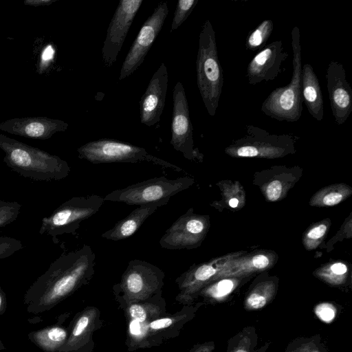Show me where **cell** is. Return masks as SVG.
I'll return each mask as SVG.
<instances>
[{
	"mask_svg": "<svg viewBox=\"0 0 352 352\" xmlns=\"http://www.w3.org/2000/svg\"><path fill=\"white\" fill-rule=\"evenodd\" d=\"M197 82L205 107L211 116L216 113L223 85L215 32L207 19L199 33L196 60Z\"/></svg>",
	"mask_w": 352,
	"mask_h": 352,
	"instance_id": "obj_1",
	"label": "cell"
},
{
	"mask_svg": "<svg viewBox=\"0 0 352 352\" xmlns=\"http://www.w3.org/2000/svg\"><path fill=\"white\" fill-rule=\"evenodd\" d=\"M300 30L295 26L292 30L293 72L290 82L274 89L263 101L261 111L278 121L294 122L302 116V53Z\"/></svg>",
	"mask_w": 352,
	"mask_h": 352,
	"instance_id": "obj_2",
	"label": "cell"
},
{
	"mask_svg": "<svg viewBox=\"0 0 352 352\" xmlns=\"http://www.w3.org/2000/svg\"><path fill=\"white\" fill-rule=\"evenodd\" d=\"M164 278V273L158 267L133 259L129 262L113 291L125 304L145 301L162 294Z\"/></svg>",
	"mask_w": 352,
	"mask_h": 352,
	"instance_id": "obj_3",
	"label": "cell"
},
{
	"mask_svg": "<svg viewBox=\"0 0 352 352\" xmlns=\"http://www.w3.org/2000/svg\"><path fill=\"white\" fill-rule=\"evenodd\" d=\"M79 157L92 164L148 162L181 171L182 168L149 154L142 147L108 138L89 142L78 148Z\"/></svg>",
	"mask_w": 352,
	"mask_h": 352,
	"instance_id": "obj_4",
	"label": "cell"
},
{
	"mask_svg": "<svg viewBox=\"0 0 352 352\" xmlns=\"http://www.w3.org/2000/svg\"><path fill=\"white\" fill-rule=\"evenodd\" d=\"M245 135L234 141L225 151L237 157L276 158L294 153L295 139L293 135L271 134L256 126H245Z\"/></svg>",
	"mask_w": 352,
	"mask_h": 352,
	"instance_id": "obj_5",
	"label": "cell"
},
{
	"mask_svg": "<svg viewBox=\"0 0 352 352\" xmlns=\"http://www.w3.org/2000/svg\"><path fill=\"white\" fill-rule=\"evenodd\" d=\"M193 183V179L189 177L177 179H168L164 176L154 177L116 189L107 194L104 200L141 206L170 199L188 188Z\"/></svg>",
	"mask_w": 352,
	"mask_h": 352,
	"instance_id": "obj_6",
	"label": "cell"
},
{
	"mask_svg": "<svg viewBox=\"0 0 352 352\" xmlns=\"http://www.w3.org/2000/svg\"><path fill=\"white\" fill-rule=\"evenodd\" d=\"M168 12L167 2L162 1L145 21L124 60L120 80L129 77L142 65L162 29Z\"/></svg>",
	"mask_w": 352,
	"mask_h": 352,
	"instance_id": "obj_7",
	"label": "cell"
},
{
	"mask_svg": "<svg viewBox=\"0 0 352 352\" xmlns=\"http://www.w3.org/2000/svg\"><path fill=\"white\" fill-rule=\"evenodd\" d=\"M208 228V217L195 214L191 208L166 230L160 245L170 250L194 249L201 245Z\"/></svg>",
	"mask_w": 352,
	"mask_h": 352,
	"instance_id": "obj_8",
	"label": "cell"
},
{
	"mask_svg": "<svg viewBox=\"0 0 352 352\" xmlns=\"http://www.w3.org/2000/svg\"><path fill=\"white\" fill-rule=\"evenodd\" d=\"M143 0H120L111 19L102 48L104 66L110 67L117 60L135 16Z\"/></svg>",
	"mask_w": 352,
	"mask_h": 352,
	"instance_id": "obj_9",
	"label": "cell"
},
{
	"mask_svg": "<svg viewBox=\"0 0 352 352\" xmlns=\"http://www.w3.org/2000/svg\"><path fill=\"white\" fill-rule=\"evenodd\" d=\"M173 94L170 144L185 158L190 160L200 159L201 154L197 148H194L188 104L184 86L180 81L176 83Z\"/></svg>",
	"mask_w": 352,
	"mask_h": 352,
	"instance_id": "obj_10",
	"label": "cell"
},
{
	"mask_svg": "<svg viewBox=\"0 0 352 352\" xmlns=\"http://www.w3.org/2000/svg\"><path fill=\"white\" fill-rule=\"evenodd\" d=\"M234 257L232 255L227 256L191 266L175 280L179 290L176 300L184 305L193 302L198 293L211 283L225 267L226 263Z\"/></svg>",
	"mask_w": 352,
	"mask_h": 352,
	"instance_id": "obj_11",
	"label": "cell"
},
{
	"mask_svg": "<svg viewBox=\"0 0 352 352\" xmlns=\"http://www.w3.org/2000/svg\"><path fill=\"white\" fill-rule=\"evenodd\" d=\"M326 79L335 122L341 125L352 112V88L346 80L342 64L336 60L330 61L327 68Z\"/></svg>",
	"mask_w": 352,
	"mask_h": 352,
	"instance_id": "obj_12",
	"label": "cell"
},
{
	"mask_svg": "<svg viewBox=\"0 0 352 352\" xmlns=\"http://www.w3.org/2000/svg\"><path fill=\"white\" fill-rule=\"evenodd\" d=\"M288 55L284 50L282 41L267 44L248 65L246 77L248 83L256 85L276 79Z\"/></svg>",
	"mask_w": 352,
	"mask_h": 352,
	"instance_id": "obj_13",
	"label": "cell"
},
{
	"mask_svg": "<svg viewBox=\"0 0 352 352\" xmlns=\"http://www.w3.org/2000/svg\"><path fill=\"white\" fill-rule=\"evenodd\" d=\"M166 66L162 63L149 81L140 101V122L153 126L160 120L168 89Z\"/></svg>",
	"mask_w": 352,
	"mask_h": 352,
	"instance_id": "obj_14",
	"label": "cell"
},
{
	"mask_svg": "<svg viewBox=\"0 0 352 352\" xmlns=\"http://www.w3.org/2000/svg\"><path fill=\"white\" fill-rule=\"evenodd\" d=\"M104 202V197L98 195L73 198L53 215L52 223L64 231L73 232L81 221L96 214Z\"/></svg>",
	"mask_w": 352,
	"mask_h": 352,
	"instance_id": "obj_15",
	"label": "cell"
},
{
	"mask_svg": "<svg viewBox=\"0 0 352 352\" xmlns=\"http://www.w3.org/2000/svg\"><path fill=\"white\" fill-rule=\"evenodd\" d=\"M67 122L47 117L12 118L0 123V130L25 138L45 140L67 129Z\"/></svg>",
	"mask_w": 352,
	"mask_h": 352,
	"instance_id": "obj_16",
	"label": "cell"
},
{
	"mask_svg": "<svg viewBox=\"0 0 352 352\" xmlns=\"http://www.w3.org/2000/svg\"><path fill=\"white\" fill-rule=\"evenodd\" d=\"M169 199H165L138 206L129 215L118 221L111 229L104 232L102 234V237L114 241L130 237L157 209L168 204Z\"/></svg>",
	"mask_w": 352,
	"mask_h": 352,
	"instance_id": "obj_17",
	"label": "cell"
},
{
	"mask_svg": "<svg viewBox=\"0 0 352 352\" xmlns=\"http://www.w3.org/2000/svg\"><path fill=\"white\" fill-rule=\"evenodd\" d=\"M274 261V256L264 252L238 258L234 257L226 263L225 267L214 277L212 282L223 278H241L265 270L272 265Z\"/></svg>",
	"mask_w": 352,
	"mask_h": 352,
	"instance_id": "obj_18",
	"label": "cell"
},
{
	"mask_svg": "<svg viewBox=\"0 0 352 352\" xmlns=\"http://www.w3.org/2000/svg\"><path fill=\"white\" fill-rule=\"evenodd\" d=\"M302 98L311 116L317 121L324 117V102L319 80L313 67L304 64L302 67Z\"/></svg>",
	"mask_w": 352,
	"mask_h": 352,
	"instance_id": "obj_19",
	"label": "cell"
},
{
	"mask_svg": "<svg viewBox=\"0 0 352 352\" xmlns=\"http://www.w3.org/2000/svg\"><path fill=\"white\" fill-rule=\"evenodd\" d=\"M99 311L95 307H88L76 320L69 342L70 347L76 348L89 340L96 327Z\"/></svg>",
	"mask_w": 352,
	"mask_h": 352,
	"instance_id": "obj_20",
	"label": "cell"
},
{
	"mask_svg": "<svg viewBox=\"0 0 352 352\" xmlns=\"http://www.w3.org/2000/svg\"><path fill=\"white\" fill-rule=\"evenodd\" d=\"M277 285L273 280H265L256 284L247 294L244 307L247 311L264 308L274 298Z\"/></svg>",
	"mask_w": 352,
	"mask_h": 352,
	"instance_id": "obj_21",
	"label": "cell"
},
{
	"mask_svg": "<svg viewBox=\"0 0 352 352\" xmlns=\"http://www.w3.org/2000/svg\"><path fill=\"white\" fill-rule=\"evenodd\" d=\"M351 192V188L344 184L328 186L312 197L310 205L318 207L333 206L344 201Z\"/></svg>",
	"mask_w": 352,
	"mask_h": 352,
	"instance_id": "obj_22",
	"label": "cell"
},
{
	"mask_svg": "<svg viewBox=\"0 0 352 352\" xmlns=\"http://www.w3.org/2000/svg\"><path fill=\"white\" fill-rule=\"evenodd\" d=\"M239 278H223L218 279L204 287L197 294L202 296L208 300L213 302H222L239 285Z\"/></svg>",
	"mask_w": 352,
	"mask_h": 352,
	"instance_id": "obj_23",
	"label": "cell"
},
{
	"mask_svg": "<svg viewBox=\"0 0 352 352\" xmlns=\"http://www.w3.org/2000/svg\"><path fill=\"white\" fill-rule=\"evenodd\" d=\"M154 298L145 301L126 304L128 305L126 308L128 318L140 322H151L160 318L162 315V309L160 305L151 301Z\"/></svg>",
	"mask_w": 352,
	"mask_h": 352,
	"instance_id": "obj_24",
	"label": "cell"
},
{
	"mask_svg": "<svg viewBox=\"0 0 352 352\" xmlns=\"http://www.w3.org/2000/svg\"><path fill=\"white\" fill-rule=\"evenodd\" d=\"M258 335L252 327L244 328L228 342L226 352H255Z\"/></svg>",
	"mask_w": 352,
	"mask_h": 352,
	"instance_id": "obj_25",
	"label": "cell"
},
{
	"mask_svg": "<svg viewBox=\"0 0 352 352\" xmlns=\"http://www.w3.org/2000/svg\"><path fill=\"white\" fill-rule=\"evenodd\" d=\"M347 272L348 267L345 264L336 262L318 269L314 274L330 285L340 286L345 283Z\"/></svg>",
	"mask_w": 352,
	"mask_h": 352,
	"instance_id": "obj_26",
	"label": "cell"
},
{
	"mask_svg": "<svg viewBox=\"0 0 352 352\" xmlns=\"http://www.w3.org/2000/svg\"><path fill=\"white\" fill-rule=\"evenodd\" d=\"M274 29V23L271 19L263 21L246 38V48L251 51L262 50L267 44Z\"/></svg>",
	"mask_w": 352,
	"mask_h": 352,
	"instance_id": "obj_27",
	"label": "cell"
},
{
	"mask_svg": "<svg viewBox=\"0 0 352 352\" xmlns=\"http://www.w3.org/2000/svg\"><path fill=\"white\" fill-rule=\"evenodd\" d=\"M285 352H327L320 335L300 337L291 341Z\"/></svg>",
	"mask_w": 352,
	"mask_h": 352,
	"instance_id": "obj_28",
	"label": "cell"
},
{
	"mask_svg": "<svg viewBox=\"0 0 352 352\" xmlns=\"http://www.w3.org/2000/svg\"><path fill=\"white\" fill-rule=\"evenodd\" d=\"M129 319V318H128ZM149 322H140L129 319L128 336L131 346H146V342L151 335H153L148 327Z\"/></svg>",
	"mask_w": 352,
	"mask_h": 352,
	"instance_id": "obj_29",
	"label": "cell"
},
{
	"mask_svg": "<svg viewBox=\"0 0 352 352\" xmlns=\"http://www.w3.org/2000/svg\"><path fill=\"white\" fill-rule=\"evenodd\" d=\"M329 226V222L318 223L305 233L302 241L307 250H311L318 246L325 236Z\"/></svg>",
	"mask_w": 352,
	"mask_h": 352,
	"instance_id": "obj_30",
	"label": "cell"
},
{
	"mask_svg": "<svg viewBox=\"0 0 352 352\" xmlns=\"http://www.w3.org/2000/svg\"><path fill=\"white\" fill-rule=\"evenodd\" d=\"M197 0H179L177 3L171 23L170 32L180 27L197 3Z\"/></svg>",
	"mask_w": 352,
	"mask_h": 352,
	"instance_id": "obj_31",
	"label": "cell"
},
{
	"mask_svg": "<svg viewBox=\"0 0 352 352\" xmlns=\"http://www.w3.org/2000/svg\"><path fill=\"white\" fill-rule=\"evenodd\" d=\"M40 342L47 347L54 348L63 344L66 338L67 332L60 327H53L45 332H41L38 336Z\"/></svg>",
	"mask_w": 352,
	"mask_h": 352,
	"instance_id": "obj_32",
	"label": "cell"
},
{
	"mask_svg": "<svg viewBox=\"0 0 352 352\" xmlns=\"http://www.w3.org/2000/svg\"><path fill=\"white\" fill-rule=\"evenodd\" d=\"M184 319H188L187 315L184 314L158 318L149 322L148 327L154 335L157 331L166 330L173 324H177L179 320H184Z\"/></svg>",
	"mask_w": 352,
	"mask_h": 352,
	"instance_id": "obj_33",
	"label": "cell"
},
{
	"mask_svg": "<svg viewBox=\"0 0 352 352\" xmlns=\"http://www.w3.org/2000/svg\"><path fill=\"white\" fill-rule=\"evenodd\" d=\"M314 313L321 321L329 324L335 319L337 309L331 303L322 302L314 307Z\"/></svg>",
	"mask_w": 352,
	"mask_h": 352,
	"instance_id": "obj_34",
	"label": "cell"
},
{
	"mask_svg": "<svg viewBox=\"0 0 352 352\" xmlns=\"http://www.w3.org/2000/svg\"><path fill=\"white\" fill-rule=\"evenodd\" d=\"M55 49L52 44H47L43 48L37 65V72L39 74L45 73L53 62Z\"/></svg>",
	"mask_w": 352,
	"mask_h": 352,
	"instance_id": "obj_35",
	"label": "cell"
},
{
	"mask_svg": "<svg viewBox=\"0 0 352 352\" xmlns=\"http://www.w3.org/2000/svg\"><path fill=\"white\" fill-rule=\"evenodd\" d=\"M284 187L283 183L279 180H273L265 189V195L270 201L278 200L283 195Z\"/></svg>",
	"mask_w": 352,
	"mask_h": 352,
	"instance_id": "obj_36",
	"label": "cell"
},
{
	"mask_svg": "<svg viewBox=\"0 0 352 352\" xmlns=\"http://www.w3.org/2000/svg\"><path fill=\"white\" fill-rule=\"evenodd\" d=\"M58 0H25L23 4L34 7L50 6Z\"/></svg>",
	"mask_w": 352,
	"mask_h": 352,
	"instance_id": "obj_37",
	"label": "cell"
},
{
	"mask_svg": "<svg viewBox=\"0 0 352 352\" xmlns=\"http://www.w3.org/2000/svg\"><path fill=\"white\" fill-rule=\"evenodd\" d=\"M214 349V342H207L196 346L192 352H212Z\"/></svg>",
	"mask_w": 352,
	"mask_h": 352,
	"instance_id": "obj_38",
	"label": "cell"
},
{
	"mask_svg": "<svg viewBox=\"0 0 352 352\" xmlns=\"http://www.w3.org/2000/svg\"><path fill=\"white\" fill-rule=\"evenodd\" d=\"M229 204L232 208H236L238 206L239 200L236 198H232L230 200Z\"/></svg>",
	"mask_w": 352,
	"mask_h": 352,
	"instance_id": "obj_39",
	"label": "cell"
},
{
	"mask_svg": "<svg viewBox=\"0 0 352 352\" xmlns=\"http://www.w3.org/2000/svg\"><path fill=\"white\" fill-rule=\"evenodd\" d=\"M1 298H0V306H1Z\"/></svg>",
	"mask_w": 352,
	"mask_h": 352,
	"instance_id": "obj_40",
	"label": "cell"
}]
</instances>
